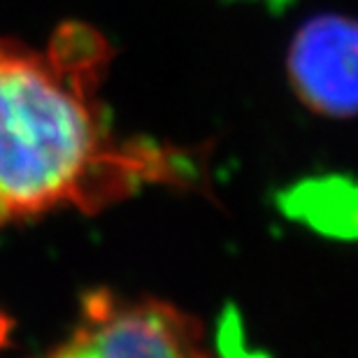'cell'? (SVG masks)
<instances>
[{
    "label": "cell",
    "mask_w": 358,
    "mask_h": 358,
    "mask_svg": "<svg viewBox=\"0 0 358 358\" xmlns=\"http://www.w3.org/2000/svg\"><path fill=\"white\" fill-rule=\"evenodd\" d=\"M107 63L110 45L82 24L47 49L0 40V226L66 205L98 212L179 175L166 149L114 138L98 100Z\"/></svg>",
    "instance_id": "1"
},
{
    "label": "cell",
    "mask_w": 358,
    "mask_h": 358,
    "mask_svg": "<svg viewBox=\"0 0 358 358\" xmlns=\"http://www.w3.org/2000/svg\"><path fill=\"white\" fill-rule=\"evenodd\" d=\"M45 358H214L203 324L154 298L91 291L73 335Z\"/></svg>",
    "instance_id": "2"
},
{
    "label": "cell",
    "mask_w": 358,
    "mask_h": 358,
    "mask_svg": "<svg viewBox=\"0 0 358 358\" xmlns=\"http://www.w3.org/2000/svg\"><path fill=\"white\" fill-rule=\"evenodd\" d=\"M296 96L331 119L358 114V21L321 14L305 21L289 52Z\"/></svg>",
    "instance_id": "3"
}]
</instances>
